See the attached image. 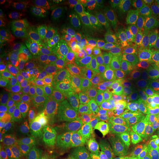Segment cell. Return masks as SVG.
I'll use <instances>...</instances> for the list:
<instances>
[{"instance_id":"cell-13","label":"cell","mask_w":159,"mask_h":159,"mask_svg":"<svg viewBox=\"0 0 159 159\" xmlns=\"http://www.w3.org/2000/svg\"><path fill=\"white\" fill-rule=\"evenodd\" d=\"M100 120V135L124 138L132 136L133 133L128 122L120 115H115L113 109H108L99 114Z\"/></svg>"},{"instance_id":"cell-8","label":"cell","mask_w":159,"mask_h":159,"mask_svg":"<svg viewBox=\"0 0 159 159\" xmlns=\"http://www.w3.org/2000/svg\"><path fill=\"white\" fill-rule=\"evenodd\" d=\"M144 73L130 67L123 66L114 93L111 99V105L116 108L121 101L130 96L137 88L144 83Z\"/></svg>"},{"instance_id":"cell-15","label":"cell","mask_w":159,"mask_h":159,"mask_svg":"<svg viewBox=\"0 0 159 159\" xmlns=\"http://www.w3.org/2000/svg\"><path fill=\"white\" fill-rule=\"evenodd\" d=\"M32 16L46 25H58L66 19L67 13L60 5H35L32 7Z\"/></svg>"},{"instance_id":"cell-16","label":"cell","mask_w":159,"mask_h":159,"mask_svg":"<svg viewBox=\"0 0 159 159\" xmlns=\"http://www.w3.org/2000/svg\"><path fill=\"white\" fill-rule=\"evenodd\" d=\"M21 142L28 159H47V142L41 135L28 129L23 133Z\"/></svg>"},{"instance_id":"cell-17","label":"cell","mask_w":159,"mask_h":159,"mask_svg":"<svg viewBox=\"0 0 159 159\" xmlns=\"http://www.w3.org/2000/svg\"><path fill=\"white\" fill-rule=\"evenodd\" d=\"M49 128L50 132L58 133L66 137L74 149L80 148L81 142L78 133L60 109L55 108L54 117Z\"/></svg>"},{"instance_id":"cell-9","label":"cell","mask_w":159,"mask_h":159,"mask_svg":"<svg viewBox=\"0 0 159 159\" xmlns=\"http://www.w3.org/2000/svg\"><path fill=\"white\" fill-rule=\"evenodd\" d=\"M120 70L116 63L108 61L94 67L92 75L99 92L105 101L111 100L118 81Z\"/></svg>"},{"instance_id":"cell-33","label":"cell","mask_w":159,"mask_h":159,"mask_svg":"<svg viewBox=\"0 0 159 159\" xmlns=\"http://www.w3.org/2000/svg\"><path fill=\"white\" fill-rule=\"evenodd\" d=\"M1 159H11V158H7V157H6V158H1Z\"/></svg>"},{"instance_id":"cell-25","label":"cell","mask_w":159,"mask_h":159,"mask_svg":"<svg viewBox=\"0 0 159 159\" xmlns=\"http://www.w3.org/2000/svg\"><path fill=\"white\" fill-rule=\"evenodd\" d=\"M9 41L8 33L5 25L3 23H0V46L7 47L9 45Z\"/></svg>"},{"instance_id":"cell-24","label":"cell","mask_w":159,"mask_h":159,"mask_svg":"<svg viewBox=\"0 0 159 159\" xmlns=\"http://www.w3.org/2000/svg\"><path fill=\"white\" fill-rule=\"evenodd\" d=\"M47 159H63L65 154L57 148L47 145Z\"/></svg>"},{"instance_id":"cell-31","label":"cell","mask_w":159,"mask_h":159,"mask_svg":"<svg viewBox=\"0 0 159 159\" xmlns=\"http://www.w3.org/2000/svg\"><path fill=\"white\" fill-rule=\"evenodd\" d=\"M122 159H137V158H136V157H128V158H122Z\"/></svg>"},{"instance_id":"cell-21","label":"cell","mask_w":159,"mask_h":159,"mask_svg":"<svg viewBox=\"0 0 159 159\" xmlns=\"http://www.w3.org/2000/svg\"><path fill=\"white\" fill-rule=\"evenodd\" d=\"M46 142L47 146L57 148L65 155L69 153L71 150L74 149L66 137L56 132L49 133L46 139Z\"/></svg>"},{"instance_id":"cell-2","label":"cell","mask_w":159,"mask_h":159,"mask_svg":"<svg viewBox=\"0 0 159 159\" xmlns=\"http://www.w3.org/2000/svg\"><path fill=\"white\" fill-rule=\"evenodd\" d=\"M128 125L146 148L159 150V98L151 99L138 116L128 121Z\"/></svg>"},{"instance_id":"cell-20","label":"cell","mask_w":159,"mask_h":159,"mask_svg":"<svg viewBox=\"0 0 159 159\" xmlns=\"http://www.w3.org/2000/svg\"><path fill=\"white\" fill-rule=\"evenodd\" d=\"M55 109L49 107H41L34 110L31 115L30 128L49 126L53 120Z\"/></svg>"},{"instance_id":"cell-26","label":"cell","mask_w":159,"mask_h":159,"mask_svg":"<svg viewBox=\"0 0 159 159\" xmlns=\"http://www.w3.org/2000/svg\"><path fill=\"white\" fill-rule=\"evenodd\" d=\"M14 4L13 0H1L0 1V8L2 11H7L11 8V7Z\"/></svg>"},{"instance_id":"cell-27","label":"cell","mask_w":159,"mask_h":159,"mask_svg":"<svg viewBox=\"0 0 159 159\" xmlns=\"http://www.w3.org/2000/svg\"><path fill=\"white\" fill-rule=\"evenodd\" d=\"M132 2L134 5L139 6L141 7H148V5H152L156 2L154 0H134V1H132Z\"/></svg>"},{"instance_id":"cell-12","label":"cell","mask_w":159,"mask_h":159,"mask_svg":"<svg viewBox=\"0 0 159 159\" xmlns=\"http://www.w3.org/2000/svg\"><path fill=\"white\" fill-rule=\"evenodd\" d=\"M86 10L94 16L110 21L113 25H122L125 16L120 4L115 0H89L85 3Z\"/></svg>"},{"instance_id":"cell-18","label":"cell","mask_w":159,"mask_h":159,"mask_svg":"<svg viewBox=\"0 0 159 159\" xmlns=\"http://www.w3.org/2000/svg\"><path fill=\"white\" fill-rule=\"evenodd\" d=\"M121 138L101 134L95 137L93 146L103 158L116 159L120 148Z\"/></svg>"},{"instance_id":"cell-6","label":"cell","mask_w":159,"mask_h":159,"mask_svg":"<svg viewBox=\"0 0 159 159\" xmlns=\"http://www.w3.org/2000/svg\"><path fill=\"white\" fill-rule=\"evenodd\" d=\"M29 75L33 84L41 92L55 94L71 93L66 73L43 70L30 66Z\"/></svg>"},{"instance_id":"cell-19","label":"cell","mask_w":159,"mask_h":159,"mask_svg":"<svg viewBox=\"0 0 159 159\" xmlns=\"http://www.w3.org/2000/svg\"><path fill=\"white\" fill-rule=\"evenodd\" d=\"M146 148L144 143L138 136L132 135L121 139L120 148L116 159L128 157H136Z\"/></svg>"},{"instance_id":"cell-30","label":"cell","mask_w":159,"mask_h":159,"mask_svg":"<svg viewBox=\"0 0 159 159\" xmlns=\"http://www.w3.org/2000/svg\"><path fill=\"white\" fill-rule=\"evenodd\" d=\"M155 94H156V97L159 98V83L156 84V90H155Z\"/></svg>"},{"instance_id":"cell-5","label":"cell","mask_w":159,"mask_h":159,"mask_svg":"<svg viewBox=\"0 0 159 159\" xmlns=\"http://www.w3.org/2000/svg\"><path fill=\"white\" fill-rule=\"evenodd\" d=\"M77 27L83 37L101 43H112L117 33L114 25L92 15L80 16L77 19Z\"/></svg>"},{"instance_id":"cell-11","label":"cell","mask_w":159,"mask_h":159,"mask_svg":"<svg viewBox=\"0 0 159 159\" xmlns=\"http://www.w3.org/2000/svg\"><path fill=\"white\" fill-rule=\"evenodd\" d=\"M0 85L1 90L14 97L21 104L30 103L36 98V94L25 80L13 73H2Z\"/></svg>"},{"instance_id":"cell-22","label":"cell","mask_w":159,"mask_h":159,"mask_svg":"<svg viewBox=\"0 0 159 159\" xmlns=\"http://www.w3.org/2000/svg\"><path fill=\"white\" fill-rule=\"evenodd\" d=\"M14 63V59L12 56L7 47L0 46V66H13Z\"/></svg>"},{"instance_id":"cell-1","label":"cell","mask_w":159,"mask_h":159,"mask_svg":"<svg viewBox=\"0 0 159 159\" xmlns=\"http://www.w3.org/2000/svg\"><path fill=\"white\" fill-rule=\"evenodd\" d=\"M63 111L75 130L85 138L100 135V120L98 112L83 101L71 94L69 99L61 102Z\"/></svg>"},{"instance_id":"cell-28","label":"cell","mask_w":159,"mask_h":159,"mask_svg":"<svg viewBox=\"0 0 159 159\" xmlns=\"http://www.w3.org/2000/svg\"><path fill=\"white\" fill-rule=\"evenodd\" d=\"M64 159H90L89 157H88L86 155L82 152H77V153H74L71 156H66Z\"/></svg>"},{"instance_id":"cell-32","label":"cell","mask_w":159,"mask_h":159,"mask_svg":"<svg viewBox=\"0 0 159 159\" xmlns=\"http://www.w3.org/2000/svg\"><path fill=\"white\" fill-rule=\"evenodd\" d=\"M20 159H28V158H25V157H22V158H21Z\"/></svg>"},{"instance_id":"cell-10","label":"cell","mask_w":159,"mask_h":159,"mask_svg":"<svg viewBox=\"0 0 159 159\" xmlns=\"http://www.w3.org/2000/svg\"><path fill=\"white\" fill-rule=\"evenodd\" d=\"M150 99V89L142 83L130 96L117 105L116 111L128 122L140 114Z\"/></svg>"},{"instance_id":"cell-7","label":"cell","mask_w":159,"mask_h":159,"mask_svg":"<svg viewBox=\"0 0 159 159\" xmlns=\"http://www.w3.org/2000/svg\"><path fill=\"white\" fill-rule=\"evenodd\" d=\"M159 35V19L149 17L137 21L130 27L128 44L131 50L139 52L146 50Z\"/></svg>"},{"instance_id":"cell-29","label":"cell","mask_w":159,"mask_h":159,"mask_svg":"<svg viewBox=\"0 0 159 159\" xmlns=\"http://www.w3.org/2000/svg\"><path fill=\"white\" fill-rule=\"evenodd\" d=\"M152 80L156 83H159V66H157L152 72Z\"/></svg>"},{"instance_id":"cell-4","label":"cell","mask_w":159,"mask_h":159,"mask_svg":"<svg viewBox=\"0 0 159 159\" xmlns=\"http://www.w3.org/2000/svg\"><path fill=\"white\" fill-rule=\"evenodd\" d=\"M30 66L35 68L57 72L66 73L72 68L73 58L64 47L40 49L29 56Z\"/></svg>"},{"instance_id":"cell-23","label":"cell","mask_w":159,"mask_h":159,"mask_svg":"<svg viewBox=\"0 0 159 159\" xmlns=\"http://www.w3.org/2000/svg\"><path fill=\"white\" fill-rule=\"evenodd\" d=\"M137 159H159V150L154 148H145L136 156Z\"/></svg>"},{"instance_id":"cell-14","label":"cell","mask_w":159,"mask_h":159,"mask_svg":"<svg viewBox=\"0 0 159 159\" xmlns=\"http://www.w3.org/2000/svg\"><path fill=\"white\" fill-rule=\"evenodd\" d=\"M23 45L33 49H50L61 36L56 32L41 28H32L21 36Z\"/></svg>"},{"instance_id":"cell-3","label":"cell","mask_w":159,"mask_h":159,"mask_svg":"<svg viewBox=\"0 0 159 159\" xmlns=\"http://www.w3.org/2000/svg\"><path fill=\"white\" fill-rule=\"evenodd\" d=\"M71 94L92 106L99 114L110 108L99 92L92 72L82 66H75L68 75Z\"/></svg>"}]
</instances>
